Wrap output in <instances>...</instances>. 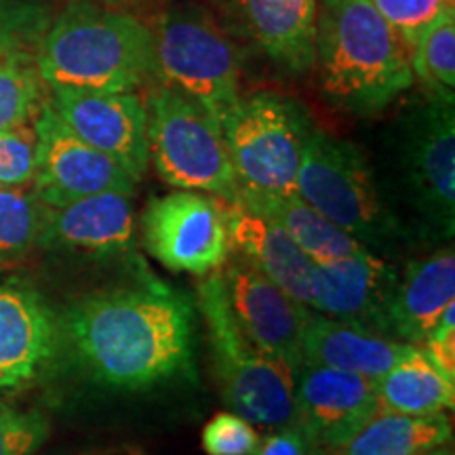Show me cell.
Returning a JSON list of instances; mask_svg holds the SVG:
<instances>
[{
    "mask_svg": "<svg viewBox=\"0 0 455 455\" xmlns=\"http://www.w3.org/2000/svg\"><path fill=\"white\" fill-rule=\"evenodd\" d=\"M419 348L441 367L443 373L455 379V301L447 306L436 327Z\"/></svg>",
    "mask_w": 455,
    "mask_h": 455,
    "instance_id": "cell-33",
    "label": "cell"
},
{
    "mask_svg": "<svg viewBox=\"0 0 455 455\" xmlns=\"http://www.w3.org/2000/svg\"><path fill=\"white\" fill-rule=\"evenodd\" d=\"M418 455H453V449L449 447V443H447V445H439V447L428 449V451H422Z\"/></svg>",
    "mask_w": 455,
    "mask_h": 455,
    "instance_id": "cell-36",
    "label": "cell"
},
{
    "mask_svg": "<svg viewBox=\"0 0 455 455\" xmlns=\"http://www.w3.org/2000/svg\"><path fill=\"white\" fill-rule=\"evenodd\" d=\"M76 455H146L144 449L138 445H114V447H104V449H91V451H83Z\"/></svg>",
    "mask_w": 455,
    "mask_h": 455,
    "instance_id": "cell-35",
    "label": "cell"
},
{
    "mask_svg": "<svg viewBox=\"0 0 455 455\" xmlns=\"http://www.w3.org/2000/svg\"><path fill=\"white\" fill-rule=\"evenodd\" d=\"M49 24V9L38 0H0V60L38 49Z\"/></svg>",
    "mask_w": 455,
    "mask_h": 455,
    "instance_id": "cell-28",
    "label": "cell"
},
{
    "mask_svg": "<svg viewBox=\"0 0 455 455\" xmlns=\"http://www.w3.org/2000/svg\"><path fill=\"white\" fill-rule=\"evenodd\" d=\"M261 436L253 424L235 411L215 413L203 428V449L207 455H255Z\"/></svg>",
    "mask_w": 455,
    "mask_h": 455,
    "instance_id": "cell-31",
    "label": "cell"
},
{
    "mask_svg": "<svg viewBox=\"0 0 455 455\" xmlns=\"http://www.w3.org/2000/svg\"><path fill=\"white\" fill-rule=\"evenodd\" d=\"M310 443L301 435L298 426H287L278 428L266 439L259 441V447L255 455H312Z\"/></svg>",
    "mask_w": 455,
    "mask_h": 455,
    "instance_id": "cell-34",
    "label": "cell"
},
{
    "mask_svg": "<svg viewBox=\"0 0 455 455\" xmlns=\"http://www.w3.org/2000/svg\"><path fill=\"white\" fill-rule=\"evenodd\" d=\"M148 155L158 175L180 190L236 203L238 180L220 123L180 89L158 83L146 95Z\"/></svg>",
    "mask_w": 455,
    "mask_h": 455,
    "instance_id": "cell-6",
    "label": "cell"
},
{
    "mask_svg": "<svg viewBox=\"0 0 455 455\" xmlns=\"http://www.w3.org/2000/svg\"><path fill=\"white\" fill-rule=\"evenodd\" d=\"M47 87L135 93L156 76L155 32L138 17L93 0H72L36 51Z\"/></svg>",
    "mask_w": 455,
    "mask_h": 455,
    "instance_id": "cell-2",
    "label": "cell"
},
{
    "mask_svg": "<svg viewBox=\"0 0 455 455\" xmlns=\"http://www.w3.org/2000/svg\"><path fill=\"white\" fill-rule=\"evenodd\" d=\"M196 310L207 327L221 395L232 411L266 430L295 424V378L238 325L221 270L203 276Z\"/></svg>",
    "mask_w": 455,
    "mask_h": 455,
    "instance_id": "cell-4",
    "label": "cell"
},
{
    "mask_svg": "<svg viewBox=\"0 0 455 455\" xmlns=\"http://www.w3.org/2000/svg\"><path fill=\"white\" fill-rule=\"evenodd\" d=\"M375 388L382 411L413 418L447 413L455 403V379L443 373L419 346L375 379Z\"/></svg>",
    "mask_w": 455,
    "mask_h": 455,
    "instance_id": "cell-23",
    "label": "cell"
},
{
    "mask_svg": "<svg viewBox=\"0 0 455 455\" xmlns=\"http://www.w3.org/2000/svg\"><path fill=\"white\" fill-rule=\"evenodd\" d=\"M156 74L196 100L215 121L241 100L238 53L228 34L198 7H175L155 32Z\"/></svg>",
    "mask_w": 455,
    "mask_h": 455,
    "instance_id": "cell-8",
    "label": "cell"
},
{
    "mask_svg": "<svg viewBox=\"0 0 455 455\" xmlns=\"http://www.w3.org/2000/svg\"><path fill=\"white\" fill-rule=\"evenodd\" d=\"M146 251L180 275L207 276L232 255L220 198L192 190L156 196L141 213Z\"/></svg>",
    "mask_w": 455,
    "mask_h": 455,
    "instance_id": "cell-10",
    "label": "cell"
},
{
    "mask_svg": "<svg viewBox=\"0 0 455 455\" xmlns=\"http://www.w3.org/2000/svg\"><path fill=\"white\" fill-rule=\"evenodd\" d=\"M34 129L38 138V156L32 192L47 207H64L104 192L135 195L140 181L114 158L76 138L49 101H44L34 118Z\"/></svg>",
    "mask_w": 455,
    "mask_h": 455,
    "instance_id": "cell-11",
    "label": "cell"
},
{
    "mask_svg": "<svg viewBox=\"0 0 455 455\" xmlns=\"http://www.w3.org/2000/svg\"><path fill=\"white\" fill-rule=\"evenodd\" d=\"M221 276L243 331L259 350L281 361L295 378L301 369V331L310 315L308 306L284 293L241 258L228 259Z\"/></svg>",
    "mask_w": 455,
    "mask_h": 455,
    "instance_id": "cell-14",
    "label": "cell"
},
{
    "mask_svg": "<svg viewBox=\"0 0 455 455\" xmlns=\"http://www.w3.org/2000/svg\"><path fill=\"white\" fill-rule=\"evenodd\" d=\"M295 424L323 453L339 447L379 413L375 379L329 367H301L295 373Z\"/></svg>",
    "mask_w": 455,
    "mask_h": 455,
    "instance_id": "cell-13",
    "label": "cell"
},
{
    "mask_svg": "<svg viewBox=\"0 0 455 455\" xmlns=\"http://www.w3.org/2000/svg\"><path fill=\"white\" fill-rule=\"evenodd\" d=\"M44 87L36 53L20 51L0 60V133L34 123L44 106Z\"/></svg>",
    "mask_w": 455,
    "mask_h": 455,
    "instance_id": "cell-26",
    "label": "cell"
},
{
    "mask_svg": "<svg viewBox=\"0 0 455 455\" xmlns=\"http://www.w3.org/2000/svg\"><path fill=\"white\" fill-rule=\"evenodd\" d=\"M413 78L428 91V100L453 104L455 91V9L449 7L415 43Z\"/></svg>",
    "mask_w": 455,
    "mask_h": 455,
    "instance_id": "cell-25",
    "label": "cell"
},
{
    "mask_svg": "<svg viewBox=\"0 0 455 455\" xmlns=\"http://www.w3.org/2000/svg\"><path fill=\"white\" fill-rule=\"evenodd\" d=\"M232 253L251 264L299 304H315V261L270 220L221 201Z\"/></svg>",
    "mask_w": 455,
    "mask_h": 455,
    "instance_id": "cell-17",
    "label": "cell"
},
{
    "mask_svg": "<svg viewBox=\"0 0 455 455\" xmlns=\"http://www.w3.org/2000/svg\"><path fill=\"white\" fill-rule=\"evenodd\" d=\"M38 138L34 123L0 133V188H26L36 175Z\"/></svg>",
    "mask_w": 455,
    "mask_h": 455,
    "instance_id": "cell-30",
    "label": "cell"
},
{
    "mask_svg": "<svg viewBox=\"0 0 455 455\" xmlns=\"http://www.w3.org/2000/svg\"><path fill=\"white\" fill-rule=\"evenodd\" d=\"M61 338L98 384L148 390L192 375L196 306L158 281L123 284L74 301Z\"/></svg>",
    "mask_w": 455,
    "mask_h": 455,
    "instance_id": "cell-1",
    "label": "cell"
},
{
    "mask_svg": "<svg viewBox=\"0 0 455 455\" xmlns=\"http://www.w3.org/2000/svg\"><path fill=\"white\" fill-rule=\"evenodd\" d=\"M415 346L312 312L301 331V367H329L378 379Z\"/></svg>",
    "mask_w": 455,
    "mask_h": 455,
    "instance_id": "cell-19",
    "label": "cell"
},
{
    "mask_svg": "<svg viewBox=\"0 0 455 455\" xmlns=\"http://www.w3.org/2000/svg\"><path fill=\"white\" fill-rule=\"evenodd\" d=\"M451 435L447 413L413 418L379 411L339 447L315 455H418L451 443Z\"/></svg>",
    "mask_w": 455,
    "mask_h": 455,
    "instance_id": "cell-24",
    "label": "cell"
},
{
    "mask_svg": "<svg viewBox=\"0 0 455 455\" xmlns=\"http://www.w3.org/2000/svg\"><path fill=\"white\" fill-rule=\"evenodd\" d=\"M295 192L369 251L403 238L401 224L384 201L365 155L327 131H310Z\"/></svg>",
    "mask_w": 455,
    "mask_h": 455,
    "instance_id": "cell-5",
    "label": "cell"
},
{
    "mask_svg": "<svg viewBox=\"0 0 455 455\" xmlns=\"http://www.w3.org/2000/svg\"><path fill=\"white\" fill-rule=\"evenodd\" d=\"M133 241V201L127 195L104 192L64 207H49L41 244L108 258L129 253Z\"/></svg>",
    "mask_w": 455,
    "mask_h": 455,
    "instance_id": "cell-18",
    "label": "cell"
},
{
    "mask_svg": "<svg viewBox=\"0 0 455 455\" xmlns=\"http://www.w3.org/2000/svg\"><path fill=\"white\" fill-rule=\"evenodd\" d=\"M131 3H138V0H104V4H108V7H124V4Z\"/></svg>",
    "mask_w": 455,
    "mask_h": 455,
    "instance_id": "cell-37",
    "label": "cell"
},
{
    "mask_svg": "<svg viewBox=\"0 0 455 455\" xmlns=\"http://www.w3.org/2000/svg\"><path fill=\"white\" fill-rule=\"evenodd\" d=\"M51 108L84 144L114 158L135 180L144 178L150 155L146 106L138 93L89 89H51Z\"/></svg>",
    "mask_w": 455,
    "mask_h": 455,
    "instance_id": "cell-12",
    "label": "cell"
},
{
    "mask_svg": "<svg viewBox=\"0 0 455 455\" xmlns=\"http://www.w3.org/2000/svg\"><path fill=\"white\" fill-rule=\"evenodd\" d=\"M49 207L26 188H0V264L24 258L43 241Z\"/></svg>",
    "mask_w": 455,
    "mask_h": 455,
    "instance_id": "cell-27",
    "label": "cell"
},
{
    "mask_svg": "<svg viewBox=\"0 0 455 455\" xmlns=\"http://www.w3.org/2000/svg\"><path fill=\"white\" fill-rule=\"evenodd\" d=\"M398 178L430 232L453 236L455 116L453 104L428 100L411 108L390 131Z\"/></svg>",
    "mask_w": 455,
    "mask_h": 455,
    "instance_id": "cell-9",
    "label": "cell"
},
{
    "mask_svg": "<svg viewBox=\"0 0 455 455\" xmlns=\"http://www.w3.org/2000/svg\"><path fill=\"white\" fill-rule=\"evenodd\" d=\"M235 204L276 224L315 264L348 258L365 249L327 218H323L298 192L275 195V192L238 188Z\"/></svg>",
    "mask_w": 455,
    "mask_h": 455,
    "instance_id": "cell-21",
    "label": "cell"
},
{
    "mask_svg": "<svg viewBox=\"0 0 455 455\" xmlns=\"http://www.w3.org/2000/svg\"><path fill=\"white\" fill-rule=\"evenodd\" d=\"M238 188L291 195L315 124L298 100L287 95H244L220 121Z\"/></svg>",
    "mask_w": 455,
    "mask_h": 455,
    "instance_id": "cell-7",
    "label": "cell"
},
{
    "mask_svg": "<svg viewBox=\"0 0 455 455\" xmlns=\"http://www.w3.org/2000/svg\"><path fill=\"white\" fill-rule=\"evenodd\" d=\"M61 323L43 295L24 283L0 284V390L30 384L53 361Z\"/></svg>",
    "mask_w": 455,
    "mask_h": 455,
    "instance_id": "cell-16",
    "label": "cell"
},
{
    "mask_svg": "<svg viewBox=\"0 0 455 455\" xmlns=\"http://www.w3.org/2000/svg\"><path fill=\"white\" fill-rule=\"evenodd\" d=\"M323 93L358 116L388 108L413 84L405 47L369 0H316Z\"/></svg>",
    "mask_w": 455,
    "mask_h": 455,
    "instance_id": "cell-3",
    "label": "cell"
},
{
    "mask_svg": "<svg viewBox=\"0 0 455 455\" xmlns=\"http://www.w3.org/2000/svg\"><path fill=\"white\" fill-rule=\"evenodd\" d=\"M455 301L453 249L409 261L398 275L388 312V333L396 341L422 346L447 306Z\"/></svg>",
    "mask_w": 455,
    "mask_h": 455,
    "instance_id": "cell-20",
    "label": "cell"
},
{
    "mask_svg": "<svg viewBox=\"0 0 455 455\" xmlns=\"http://www.w3.org/2000/svg\"><path fill=\"white\" fill-rule=\"evenodd\" d=\"M255 41L278 66L306 72L316 61V0H238Z\"/></svg>",
    "mask_w": 455,
    "mask_h": 455,
    "instance_id": "cell-22",
    "label": "cell"
},
{
    "mask_svg": "<svg viewBox=\"0 0 455 455\" xmlns=\"http://www.w3.org/2000/svg\"><path fill=\"white\" fill-rule=\"evenodd\" d=\"M47 432V419L38 411L0 403V455H32Z\"/></svg>",
    "mask_w": 455,
    "mask_h": 455,
    "instance_id": "cell-32",
    "label": "cell"
},
{
    "mask_svg": "<svg viewBox=\"0 0 455 455\" xmlns=\"http://www.w3.org/2000/svg\"><path fill=\"white\" fill-rule=\"evenodd\" d=\"M369 3L396 34L407 55L411 53L419 36L449 7H453V0H369Z\"/></svg>",
    "mask_w": 455,
    "mask_h": 455,
    "instance_id": "cell-29",
    "label": "cell"
},
{
    "mask_svg": "<svg viewBox=\"0 0 455 455\" xmlns=\"http://www.w3.org/2000/svg\"><path fill=\"white\" fill-rule=\"evenodd\" d=\"M398 272L388 261L363 249L348 258L315 264L312 310L356 329L388 333V312Z\"/></svg>",
    "mask_w": 455,
    "mask_h": 455,
    "instance_id": "cell-15",
    "label": "cell"
}]
</instances>
